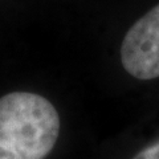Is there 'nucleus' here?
I'll list each match as a JSON object with an SVG mask.
<instances>
[{
  "label": "nucleus",
  "instance_id": "f257e3e1",
  "mask_svg": "<svg viewBox=\"0 0 159 159\" xmlns=\"http://www.w3.org/2000/svg\"><path fill=\"white\" fill-rule=\"evenodd\" d=\"M58 134V113L45 97L13 92L0 98V159H44Z\"/></svg>",
  "mask_w": 159,
  "mask_h": 159
},
{
  "label": "nucleus",
  "instance_id": "f03ea898",
  "mask_svg": "<svg viewBox=\"0 0 159 159\" xmlns=\"http://www.w3.org/2000/svg\"><path fill=\"white\" fill-rule=\"evenodd\" d=\"M125 70L138 80L159 77V4L138 19L121 45Z\"/></svg>",
  "mask_w": 159,
  "mask_h": 159
},
{
  "label": "nucleus",
  "instance_id": "7ed1b4c3",
  "mask_svg": "<svg viewBox=\"0 0 159 159\" xmlns=\"http://www.w3.org/2000/svg\"><path fill=\"white\" fill-rule=\"evenodd\" d=\"M133 159H159V141L142 148Z\"/></svg>",
  "mask_w": 159,
  "mask_h": 159
}]
</instances>
